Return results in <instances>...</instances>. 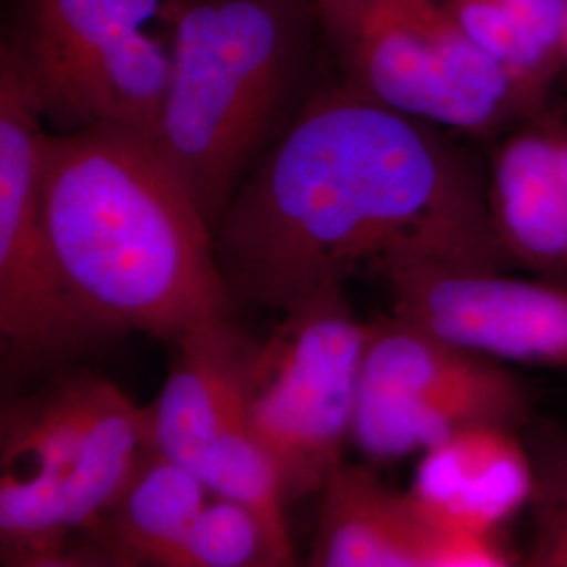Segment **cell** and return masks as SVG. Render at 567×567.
I'll list each match as a JSON object with an SVG mask.
<instances>
[{"mask_svg":"<svg viewBox=\"0 0 567 567\" xmlns=\"http://www.w3.org/2000/svg\"><path fill=\"white\" fill-rule=\"evenodd\" d=\"M487 203L513 261L567 282V122L543 112L503 135Z\"/></svg>","mask_w":567,"mask_h":567,"instance_id":"cell-13","label":"cell"},{"mask_svg":"<svg viewBox=\"0 0 567 567\" xmlns=\"http://www.w3.org/2000/svg\"><path fill=\"white\" fill-rule=\"evenodd\" d=\"M276 566L259 519L248 508L217 496L206 503L168 567Z\"/></svg>","mask_w":567,"mask_h":567,"instance_id":"cell-16","label":"cell"},{"mask_svg":"<svg viewBox=\"0 0 567 567\" xmlns=\"http://www.w3.org/2000/svg\"><path fill=\"white\" fill-rule=\"evenodd\" d=\"M524 383L498 360L450 343L402 316L368 322L351 442L389 463L471 426L527 423Z\"/></svg>","mask_w":567,"mask_h":567,"instance_id":"cell-7","label":"cell"},{"mask_svg":"<svg viewBox=\"0 0 567 567\" xmlns=\"http://www.w3.org/2000/svg\"><path fill=\"white\" fill-rule=\"evenodd\" d=\"M156 152L217 229L334 65L318 0H173Z\"/></svg>","mask_w":567,"mask_h":567,"instance_id":"cell-3","label":"cell"},{"mask_svg":"<svg viewBox=\"0 0 567 567\" xmlns=\"http://www.w3.org/2000/svg\"><path fill=\"white\" fill-rule=\"evenodd\" d=\"M527 37L553 60L561 61V37L567 16V0H503Z\"/></svg>","mask_w":567,"mask_h":567,"instance_id":"cell-18","label":"cell"},{"mask_svg":"<svg viewBox=\"0 0 567 567\" xmlns=\"http://www.w3.org/2000/svg\"><path fill=\"white\" fill-rule=\"evenodd\" d=\"M215 246L231 295L280 313L360 274L517 265L465 152L337 72L244 179Z\"/></svg>","mask_w":567,"mask_h":567,"instance_id":"cell-1","label":"cell"},{"mask_svg":"<svg viewBox=\"0 0 567 567\" xmlns=\"http://www.w3.org/2000/svg\"><path fill=\"white\" fill-rule=\"evenodd\" d=\"M313 543L318 567L505 566L492 538L435 526L412 494H398L365 466L341 461L326 480Z\"/></svg>","mask_w":567,"mask_h":567,"instance_id":"cell-11","label":"cell"},{"mask_svg":"<svg viewBox=\"0 0 567 567\" xmlns=\"http://www.w3.org/2000/svg\"><path fill=\"white\" fill-rule=\"evenodd\" d=\"M393 313L503 364L567 370V282L496 269L410 267L383 278Z\"/></svg>","mask_w":567,"mask_h":567,"instance_id":"cell-9","label":"cell"},{"mask_svg":"<svg viewBox=\"0 0 567 567\" xmlns=\"http://www.w3.org/2000/svg\"><path fill=\"white\" fill-rule=\"evenodd\" d=\"M561 61H564V68H567V16L566 23H564V37H561Z\"/></svg>","mask_w":567,"mask_h":567,"instance_id":"cell-19","label":"cell"},{"mask_svg":"<svg viewBox=\"0 0 567 567\" xmlns=\"http://www.w3.org/2000/svg\"><path fill=\"white\" fill-rule=\"evenodd\" d=\"M334 72L372 102L471 137H501L538 112L446 0H318Z\"/></svg>","mask_w":567,"mask_h":567,"instance_id":"cell-4","label":"cell"},{"mask_svg":"<svg viewBox=\"0 0 567 567\" xmlns=\"http://www.w3.org/2000/svg\"><path fill=\"white\" fill-rule=\"evenodd\" d=\"M44 118L0 47V334L4 353L41 360L93 337L72 301L44 215Z\"/></svg>","mask_w":567,"mask_h":567,"instance_id":"cell-8","label":"cell"},{"mask_svg":"<svg viewBox=\"0 0 567 567\" xmlns=\"http://www.w3.org/2000/svg\"><path fill=\"white\" fill-rule=\"evenodd\" d=\"M105 381L76 377L2 414L0 550L4 566H61L68 529L65 486Z\"/></svg>","mask_w":567,"mask_h":567,"instance_id":"cell-10","label":"cell"},{"mask_svg":"<svg viewBox=\"0 0 567 567\" xmlns=\"http://www.w3.org/2000/svg\"><path fill=\"white\" fill-rule=\"evenodd\" d=\"M208 492L192 468L147 447L91 532L121 564L168 567Z\"/></svg>","mask_w":567,"mask_h":567,"instance_id":"cell-15","label":"cell"},{"mask_svg":"<svg viewBox=\"0 0 567 567\" xmlns=\"http://www.w3.org/2000/svg\"><path fill=\"white\" fill-rule=\"evenodd\" d=\"M557 482L538 486L536 529L526 566L567 567V471L557 473Z\"/></svg>","mask_w":567,"mask_h":567,"instance_id":"cell-17","label":"cell"},{"mask_svg":"<svg viewBox=\"0 0 567 567\" xmlns=\"http://www.w3.org/2000/svg\"><path fill=\"white\" fill-rule=\"evenodd\" d=\"M173 0H13L2 44L55 133L110 128L156 143L171 81Z\"/></svg>","mask_w":567,"mask_h":567,"instance_id":"cell-5","label":"cell"},{"mask_svg":"<svg viewBox=\"0 0 567 567\" xmlns=\"http://www.w3.org/2000/svg\"><path fill=\"white\" fill-rule=\"evenodd\" d=\"M368 322L355 318L344 286L282 313L257 344L250 426L280 471L288 501L322 489L351 440Z\"/></svg>","mask_w":567,"mask_h":567,"instance_id":"cell-6","label":"cell"},{"mask_svg":"<svg viewBox=\"0 0 567 567\" xmlns=\"http://www.w3.org/2000/svg\"><path fill=\"white\" fill-rule=\"evenodd\" d=\"M42 183L61 278L95 334L173 343L229 313L215 231L154 143L110 128L49 133Z\"/></svg>","mask_w":567,"mask_h":567,"instance_id":"cell-2","label":"cell"},{"mask_svg":"<svg viewBox=\"0 0 567 567\" xmlns=\"http://www.w3.org/2000/svg\"><path fill=\"white\" fill-rule=\"evenodd\" d=\"M257 343L229 318L206 320L173 341V362L150 405L152 447L194 471L204 450L250 425Z\"/></svg>","mask_w":567,"mask_h":567,"instance_id":"cell-12","label":"cell"},{"mask_svg":"<svg viewBox=\"0 0 567 567\" xmlns=\"http://www.w3.org/2000/svg\"><path fill=\"white\" fill-rule=\"evenodd\" d=\"M536 492V475L515 429H463L425 450L412 496L435 526L492 538Z\"/></svg>","mask_w":567,"mask_h":567,"instance_id":"cell-14","label":"cell"}]
</instances>
